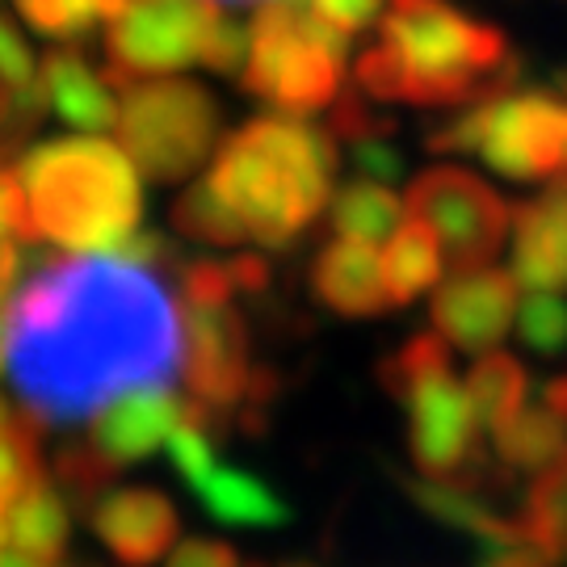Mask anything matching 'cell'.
<instances>
[{"label": "cell", "instance_id": "cell-1", "mask_svg": "<svg viewBox=\"0 0 567 567\" xmlns=\"http://www.w3.org/2000/svg\"><path fill=\"white\" fill-rule=\"evenodd\" d=\"M177 365V299L152 269L114 252L47 261L9 307L4 370L42 425L93 416L135 386H164Z\"/></svg>", "mask_w": 567, "mask_h": 567}, {"label": "cell", "instance_id": "cell-2", "mask_svg": "<svg viewBox=\"0 0 567 567\" xmlns=\"http://www.w3.org/2000/svg\"><path fill=\"white\" fill-rule=\"evenodd\" d=\"M353 76L374 102L442 110L505 93L517 76V55L505 30L446 0H391L379 42L358 55Z\"/></svg>", "mask_w": 567, "mask_h": 567}, {"label": "cell", "instance_id": "cell-3", "mask_svg": "<svg viewBox=\"0 0 567 567\" xmlns=\"http://www.w3.org/2000/svg\"><path fill=\"white\" fill-rule=\"evenodd\" d=\"M206 177L248 240L290 248L328 210L337 140L307 118H252L219 143Z\"/></svg>", "mask_w": 567, "mask_h": 567}, {"label": "cell", "instance_id": "cell-4", "mask_svg": "<svg viewBox=\"0 0 567 567\" xmlns=\"http://www.w3.org/2000/svg\"><path fill=\"white\" fill-rule=\"evenodd\" d=\"M13 173L34 240L72 252H114L143 219L140 168L93 135L39 143L21 152Z\"/></svg>", "mask_w": 567, "mask_h": 567}, {"label": "cell", "instance_id": "cell-5", "mask_svg": "<svg viewBox=\"0 0 567 567\" xmlns=\"http://www.w3.org/2000/svg\"><path fill=\"white\" fill-rule=\"evenodd\" d=\"M173 274H177V316H182L185 395L231 425L248 404L257 379L252 337L236 307V295L265 290L269 269L257 252L236 248L227 257L177 261Z\"/></svg>", "mask_w": 567, "mask_h": 567}, {"label": "cell", "instance_id": "cell-6", "mask_svg": "<svg viewBox=\"0 0 567 567\" xmlns=\"http://www.w3.org/2000/svg\"><path fill=\"white\" fill-rule=\"evenodd\" d=\"M379 383L404 408L408 450L421 475L458 484H475L484 475L487 437L480 433L466 386L454 379L450 349L437 332H416L383 358Z\"/></svg>", "mask_w": 567, "mask_h": 567}, {"label": "cell", "instance_id": "cell-7", "mask_svg": "<svg viewBox=\"0 0 567 567\" xmlns=\"http://www.w3.org/2000/svg\"><path fill=\"white\" fill-rule=\"evenodd\" d=\"M344 55L349 34L328 25L307 0H265L252 18L240 84L274 114L316 118L341 97Z\"/></svg>", "mask_w": 567, "mask_h": 567}, {"label": "cell", "instance_id": "cell-8", "mask_svg": "<svg viewBox=\"0 0 567 567\" xmlns=\"http://www.w3.org/2000/svg\"><path fill=\"white\" fill-rule=\"evenodd\" d=\"M429 152L480 156L508 182L567 185V110L550 93H492L425 135Z\"/></svg>", "mask_w": 567, "mask_h": 567}, {"label": "cell", "instance_id": "cell-9", "mask_svg": "<svg viewBox=\"0 0 567 567\" xmlns=\"http://www.w3.org/2000/svg\"><path fill=\"white\" fill-rule=\"evenodd\" d=\"M118 140L140 177L173 185L194 177V168L219 143V105L198 81L143 76L118 84Z\"/></svg>", "mask_w": 567, "mask_h": 567}, {"label": "cell", "instance_id": "cell-10", "mask_svg": "<svg viewBox=\"0 0 567 567\" xmlns=\"http://www.w3.org/2000/svg\"><path fill=\"white\" fill-rule=\"evenodd\" d=\"M219 18L215 0H122L105 30V81L118 89L203 63Z\"/></svg>", "mask_w": 567, "mask_h": 567}, {"label": "cell", "instance_id": "cell-11", "mask_svg": "<svg viewBox=\"0 0 567 567\" xmlns=\"http://www.w3.org/2000/svg\"><path fill=\"white\" fill-rule=\"evenodd\" d=\"M408 210L437 236L450 269L492 265L513 227V206L492 185L466 168H446V164L429 168L408 185Z\"/></svg>", "mask_w": 567, "mask_h": 567}, {"label": "cell", "instance_id": "cell-12", "mask_svg": "<svg viewBox=\"0 0 567 567\" xmlns=\"http://www.w3.org/2000/svg\"><path fill=\"white\" fill-rule=\"evenodd\" d=\"M429 316L446 344L463 353H487L517 324V278L513 269H496V265L454 269L437 286Z\"/></svg>", "mask_w": 567, "mask_h": 567}, {"label": "cell", "instance_id": "cell-13", "mask_svg": "<svg viewBox=\"0 0 567 567\" xmlns=\"http://www.w3.org/2000/svg\"><path fill=\"white\" fill-rule=\"evenodd\" d=\"M84 522L122 567H156L182 534L177 505L161 487L110 484L89 505Z\"/></svg>", "mask_w": 567, "mask_h": 567}, {"label": "cell", "instance_id": "cell-14", "mask_svg": "<svg viewBox=\"0 0 567 567\" xmlns=\"http://www.w3.org/2000/svg\"><path fill=\"white\" fill-rule=\"evenodd\" d=\"M182 408L185 400L173 395L168 386L122 391L118 400H110L93 412V421L81 437V450L102 466L105 475H118L131 463L147 458L152 450H161V442H168Z\"/></svg>", "mask_w": 567, "mask_h": 567}, {"label": "cell", "instance_id": "cell-15", "mask_svg": "<svg viewBox=\"0 0 567 567\" xmlns=\"http://www.w3.org/2000/svg\"><path fill=\"white\" fill-rule=\"evenodd\" d=\"M311 295L344 320H374L391 311V290L383 278V261L362 240L337 236L311 261Z\"/></svg>", "mask_w": 567, "mask_h": 567}, {"label": "cell", "instance_id": "cell-16", "mask_svg": "<svg viewBox=\"0 0 567 567\" xmlns=\"http://www.w3.org/2000/svg\"><path fill=\"white\" fill-rule=\"evenodd\" d=\"M513 278L529 290L567 295V185L513 206Z\"/></svg>", "mask_w": 567, "mask_h": 567}, {"label": "cell", "instance_id": "cell-17", "mask_svg": "<svg viewBox=\"0 0 567 567\" xmlns=\"http://www.w3.org/2000/svg\"><path fill=\"white\" fill-rule=\"evenodd\" d=\"M492 450L508 475H538L550 458H559L567 450V374L538 386Z\"/></svg>", "mask_w": 567, "mask_h": 567}, {"label": "cell", "instance_id": "cell-18", "mask_svg": "<svg viewBox=\"0 0 567 567\" xmlns=\"http://www.w3.org/2000/svg\"><path fill=\"white\" fill-rule=\"evenodd\" d=\"M0 543L39 564H63L68 543H72V508H68V492L47 471L4 505Z\"/></svg>", "mask_w": 567, "mask_h": 567}, {"label": "cell", "instance_id": "cell-19", "mask_svg": "<svg viewBox=\"0 0 567 567\" xmlns=\"http://www.w3.org/2000/svg\"><path fill=\"white\" fill-rule=\"evenodd\" d=\"M39 81L47 93V105L76 131H110L118 122L114 84L97 76L76 47H51L39 63Z\"/></svg>", "mask_w": 567, "mask_h": 567}, {"label": "cell", "instance_id": "cell-20", "mask_svg": "<svg viewBox=\"0 0 567 567\" xmlns=\"http://www.w3.org/2000/svg\"><path fill=\"white\" fill-rule=\"evenodd\" d=\"M408 492V501L429 513L433 522L450 526L454 534H466L471 543H480L484 550L508 547V543H522L526 529L522 522H508L505 513H496L492 505H484V496L475 492V484H458V480H400Z\"/></svg>", "mask_w": 567, "mask_h": 567}, {"label": "cell", "instance_id": "cell-21", "mask_svg": "<svg viewBox=\"0 0 567 567\" xmlns=\"http://www.w3.org/2000/svg\"><path fill=\"white\" fill-rule=\"evenodd\" d=\"M328 135L370 182H395L404 173V152L395 147V122L370 110L358 93H341L328 110Z\"/></svg>", "mask_w": 567, "mask_h": 567}, {"label": "cell", "instance_id": "cell-22", "mask_svg": "<svg viewBox=\"0 0 567 567\" xmlns=\"http://www.w3.org/2000/svg\"><path fill=\"white\" fill-rule=\"evenodd\" d=\"M198 505L210 522L240 529H278L290 522V505L261 475L244 471V466H215L203 484L194 487Z\"/></svg>", "mask_w": 567, "mask_h": 567}, {"label": "cell", "instance_id": "cell-23", "mask_svg": "<svg viewBox=\"0 0 567 567\" xmlns=\"http://www.w3.org/2000/svg\"><path fill=\"white\" fill-rule=\"evenodd\" d=\"M466 400H471V412L480 421V433L487 437V446L505 433L517 412L526 408L529 400V374L526 365L508 353H487L471 365L466 374Z\"/></svg>", "mask_w": 567, "mask_h": 567}, {"label": "cell", "instance_id": "cell-24", "mask_svg": "<svg viewBox=\"0 0 567 567\" xmlns=\"http://www.w3.org/2000/svg\"><path fill=\"white\" fill-rule=\"evenodd\" d=\"M442 261H446L442 257V244L429 231V224L408 219L391 236L383 257V278H386V290H391V303L404 307L412 299H421L429 286L442 278Z\"/></svg>", "mask_w": 567, "mask_h": 567}, {"label": "cell", "instance_id": "cell-25", "mask_svg": "<svg viewBox=\"0 0 567 567\" xmlns=\"http://www.w3.org/2000/svg\"><path fill=\"white\" fill-rule=\"evenodd\" d=\"M400 219H404L400 215V198L391 189H383L379 182H370V177L341 185L332 194V203H328V224L344 240H362V244L391 240Z\"/></svg>", "mask_w": 567, "mask_h": 567}, {"label": "cell", "instance_id": "cell-26", "mask_svg": "<svg viewBox=\"0 0 567 567\" xmlns=\"http://www.w3.org/2000/svg\"><path fill=\"white\" fill-rule=\"evenodd\" d=\"M522 529L534 547L547 550L555 567L567 564V450L534 475Z\"/></svg>", "mask_w": 567, "mask_h": 567}, {"label": "cell", "instance_id": "cell-27", "mask_svg": "<svg viewBox=\"0 0 567 567\" xmlns=\"http://www.w3.org/2000/svg\"><path fill=\"white\" fill-rule=\"evenodd\" d=\"M173 224H177V231H185L189 240L206 244V248H219V252H236L244 244H252L248 231L240 227V219H236L224 206V198L215 194L210 177L194 182L182 198L173 203Z\"/></svg>", "mask_w": 567, "mask_h": 567}, {"label": "cell", "instance_id": "cell-28", "mask_svg": "<svg viewBox=\"0 0 567 567\" xmlns=\"http://www.w3.org/2000/svg\"><path fill=\"white\" fill-rule=\"evenodd\" d=\"M13 4L39 34L55 42L89 39L97 21L114 18L122 9V0H13Z\"/></svg>", "mask_w": 567, "mask_h": 567}, {"label": "cell", "instance_id": "cell-29", "mask_svg": "<svg viewBox=\"0 0 567 567\" xmlns=\"http://www.w3.org/2000/svg\"><path fill=\"white\" fill-rule=\"evenodd\" d=\"M42 421L30 412H18V421L0 429V501L9 505L18 492L42 475Z\"/></svg>", "mask_w": 567, "mask_h": 567}, {"label": "cell", "instance_id": "cell-30", "mask_svg": "<svg viewBox=\"0 0 567 567\" xmlns=\"http://www.w3.org/2000/svg\"><path fill=\"white\" fill-rule=\"evenodd\" d=\"M517 337L538 358H567V299L550 290H534L517 307Z\"/></svg>", "mask_w": 567, "mask_h": 567}, {"label": "cell", "instance_id": "cell-31", "mask_svg": "<svg viewBox=\"0 0 567 567\" xmlns=\"http://www.w3.org/2000/svg\"><path fill=\"white\" fill-rule=\"evenodd\" d=\"M248 42H252V21L219 18L203 63L219 76H240L244 63H248Z\"/></svg>", "mask_w": 567, "mask_h": 567}, {"label": "cell", "instance_id": "cell-32", "mask_svg": "<svg viewBox=\"0 0 567 567\" xmlns=\"http://www.w3.org/2000/svg\"><path fill=\"white\" fill-rule=\"evenodd\" d=\"M39 81L34 72V51L21 39L13 18L0 9V89H21V84Z\"/></svg>", "mask_w": 567, "mask_h": 567}, {"label": "cell", "instance_id": "cell-33", "mask_svg": "<svg viewBox=\"0 0 567 567\" xmlns=\"http://www.w3.org/2000/svg\"><path fill=\"white\" fill-rule=\"evenodd\" d=\"M13 240L34 244V236H30V210H25V194H21L18 173L0 168V244Z\"/></svg>", "mask_w": 567, "mask_h": 567}, {"label": "cell", "instance_id": "cell-34", "mask_svg": "<svg viewBox=\"0 0 567 567\" xmlns=\"http://www.w3.org/2000/svg\"><path fill=\"white\" fill-rule=\"evenodd\" d=\"M328 25H337L344 34H362L370 21L379 18L383 0H307Z\"/></svg>", "mask_w": 567, "mask_h": 567}, {"label": "cell", "instance_id": "cell-35", "mask_svg": "<svg viewBox=\"0 0 567 567\" xmlns=\"http://www.w3.org/2000/svg\"><path fill=\"white\" fill-rule=\"evenodd\" d=\"M164 567H240V555L219 538H185L177 550H168Z\"/></svg>", "mask_w": 567, "mask_h": 567}, {"label": "cell", "instance_id": "cell-36", "mask_svg": "<svg viewBox=\"0 0 567 567\" xmlns=\"http://www.w3.org/2000/svg\"><path fill=\"white\" fill-rule=\"evenodd\" d=\"M480 567H555V559H550L547 550L534 547L529 538H522V543H508V547L484 550V564Z\"/></svg>", "mask_w": 567, "mask_h": 567}, {"label": "cell", "instance_id": "cell-37", "mask_svg": "<svg viewBox=\"0 0 567 567\" xmlns=\"http://www.w3.org/2000/svg\"><path fill=\"white\" fill-rule=\"evenodd\" d=\"M0 567H51V564H39V559H25L18 550L0 547Z\"/></svg>", "mask_w": 567, "mask_h": 567}, {"label": "cell", "instance_id": "cell-38", "mask_svg": "<svg viewBox=\"0 0 567 567\" xmlns=\"http://www.w3.org/2000/svg\"><path fill=\"white\" fill-rule=\"evenodd\" d=\"M13 421H18V408H9V400L0 395V429H9Z\"/></svg>", "mask_w": 567, "mask_h": 567}, {"label": "cell", "instance_id": "cell-39", "mask_svg": "<svg viewBox=\"0 0 567 567\" xmlns=\"http://www.w3.org/2000/svg\"><path fill=\"white\" fill-rule=\"evenodd\" d=\"M0 156H9V140H0Z\"/></svg>", "mask_w": 567, "mask_h": 567}, {"label": "cell", "instance_id": "cell-40", "mask_svg": "<svg viewBox=\"0 0 567 567\" xmlns=\"http://www.w3.org/2000/svg\"><path fill=\"white\" fill-rule=\"evenodd\" d=\"M0 114H4V89H0Z\"/></svg>", "mask_w": 567, "mask_h": 567}, {"label": "cell", "instance_id": "cell-41", "mask_svg": "<svg viewBox=\"0 0 567 567\" xmlns=\"http://www.w3.org/2000/svg\"><path fill=\"white\" fill-rule=\"evenodd\" d=\"M0 522H4V501H0ZM0 547H4V543H0Z\"/></svg>", "mask_w": 567, "mask_h": 567}, {"label": "cell", "instance_id": "cell-42", "mask_svg": "<svg viewBox=\"0 0 567 567\" xmlns=\"http://www.w3.org/2000/svg\"><path fill=\"white\" fill-rule=\"evenodd\" d=\"M286 567H316V564H286Z\"/></svg>", "mask_w": 567, "mask_h": 567}]
</instances>
